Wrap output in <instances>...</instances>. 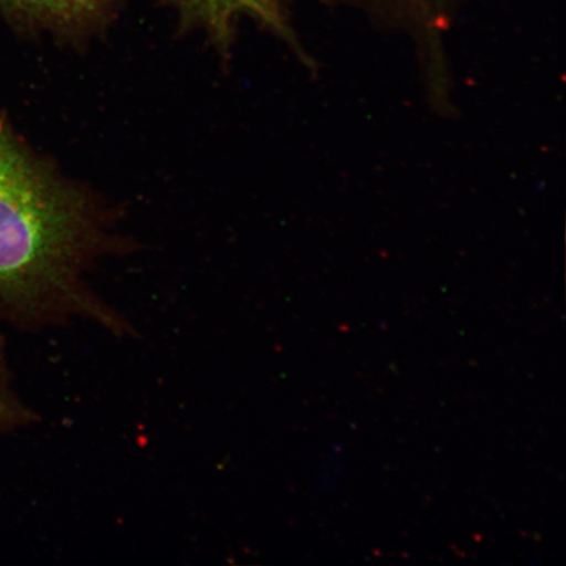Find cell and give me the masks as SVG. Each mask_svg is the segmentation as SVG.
Wrapping results in <instances>:
<instances>
[{
  "instance_id": "obj_1",
  "label": "cell",
  "mask_w": 566,
  "mask_h": 566,
  "mask_svg": "<svg viewBox=\"0 0 566 566\" xmlns=\"http://www.w3.org/2000/svg\"><path fill=\"white\" fill-rule=\"evenodd\" d=\"M115 221L94 190L0 130V304L25 321L84 318L136 336L84 280L98 260L127 251Z\"/></svg>"
},
{
  "instance_id": "obj_2",
  "label": "cell",
  "mask_w": 566,
  "mask_h": 566,
  "mask_svg": "<svg viewBox=\"0 0 566 566\" xmlns=\"http://www.w3.org/2000/svg\"><path fill=\"white\" fill-rule=\"evenodd\" d=\"M168 4L176 11L182 31L203 32L224 59L230 56L237 21L247 17L286 42L304 62L307 60L290 24L286 0H168Z\"/></svg>"
},
{
  "instance_id": "obj_3",
  "label": "cell",
  "mask_w": 566,
  "mask_h": 566,
  "mask_svg": "<svg viewBox=\"0 0 566 566\" xmlns=\"http://www.w3.org/2000/svg\"><path fill=\"white\" fill-rule=\"evenodd\" d=\"M119 0H0L28 23L45 28L63 41L82 45L111 23Z\"/></svg>"
},
{
  "instance_id": "obj_4",
  "label": "cell",
  "mask_w": 566,
  "mask_h": 566,
  "mask_svg": "<svg viewBox=\"0 0 566 566\" xmlns=\"http://www.w3.org/2000/svg\"><path fill=\"white\" fill-rule=\"evenodd\" d=\"M346 7L388 27L401 28L420 40H438L471 0H324Z\"/></svg>"
},
{
  "instance_id": "obj_5",
  "label": "cell",
  "mask_w": 566,
  "mask_h": 566,
  "mask_svg": "<svg viewBox=\"0 0 566 566\" xmlns=\"http://www.w3.org/2000/svg\"><path fill=\"white\" fill-rule=\"evenodd\" d=\"M31 420L30 410L20 405L17 395L11 389L2 352H0V428L17 427V424H23Z\"/></svg>"
}]
</instances>
